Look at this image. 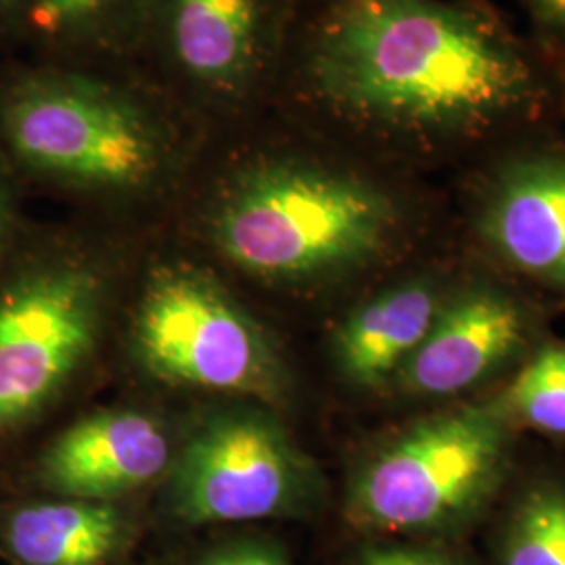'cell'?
I'll list each match as a JSON object with an SVG mask.
<instances>
[{"instance_id":"cell-9","label":"cell","mask_w":565,"mask_h":565,"mask_svg":"<svg viewBox=\"0 0 565 565\" xmlns=\"http://www.w3.org/2000/svg\"><path fill=\"white\" fill-rule=\"evenodd\" d=\"M168 461V436L151 417L107 411L61 431L42 450L36 480L63 499L105 503L156 480Z\"/></svg>"},{"instance_id":"cell-16","label":"cell","mask_w":565,"mask_h":565,"mask_svg":"<svg viewBox=\"0 0 565 565\" xmlns=\"http://www.w3.org/2000/svg\"><path fill=\"white\" fill-rule=\"evenodd\" d=\"M126 0H28L21 28L55 46L99 36L120 15Z\"/></svg>"},{"instance_id":"cell-15","label":"cell","mask_w":565,"mask_h":565,"mask_svg":"<svg viewBox=\"0 0 565 565\" xmlns=\"http://www.w3.org/2000/svg\"><path fill=\"white\" fill-rule=\"evenodd\" d=\"M505 406L525 424L565 436V345H548L525 364Z\"/></svg>"},{"instance_id":"cell-5","label":"cell","mask_w":565,"mask_h":565,"mask_svg":"<svg viewBox=\"0 0 565 565\" xmlns=\"http://www.w3.org/2000/svg\"><path fill=\"white\" fill-rule=\"evenodd\" d=\"M97 324L99 282L81 264L32 260L0 279V443L55 403Z\"/></svg>"},{"instance_id":"cell-13","label":"cell","mask_w":565,"mask_h":565,"mask_svg":"<svg viewBox=\"0 0 565 565\" xmlns=\"http://www.w3.org/2000/svg\"><path fill=\"white\" fill-rule=\"evenodd\" d=\"M0 536L21 565H103L120 543L121 520L102 501H39L11 509Z\"/></svg>"},{"instance_id":"cell-1","label":"cell","mask_w":565,"mask_h":565,"mask_svg":"<svg viewBox=\"0 0 565 565\" xmlns=\"http://www.w3.org/2000/svg\"><path fill=\"white\" fill-rule=\"evenodd\" d=\"M300 90L345 139L411 162L480 160L564 128L565 51L465 0H324Z\"/></svg>"},{"instance_id":"cell-11","label":"cell","mask_w":565,"mask_h":565,"mask_svg":"<svg viewBox=\"0 0 565 565\" xmlns=\"http://www.w3.org/2000/svg\"><path fill=\"white\" fill-rule=\"evenodd\" d=\"M168 44L182 72L216 97H237L266 55L263 0H166Z\"/></svg>"},{"instance_id":"cell-10","label":"cell","mask_w":565,"mask_h":565,"mask_svg":"<svg viewBox=\"0 0 565 565\" xmlns=\"http://www.w3.org/2000/svg\"><path fill=\"white\" fill-rule=\"evenodd\" d=\"M525 340L522 308L503 289L478 282L446 302L401 385L419 396H455L507 363Z\"/></svg>"},{"instance_id":"cell-7","label":"cell","mask_w":565,"mask_h":565,"mask_svg":"<svg viewBox=\"0 0 565 565\" xmlns=\"http://www.w3.org/2000/svg\"><path fill=\"white\" fill-rule=\"evenodd\" d=\"M469 226L513 273L565 291V135L541 130L476 160Z\"/></svg>"},{"instance_id":"cell-21","label":"cell","mask_w":565,"mask_h":565,"mask_svg":"<svg viewBox=\"0 0 565 565\" xmlns=\"http://www.w3.org/2000/svg\"><path fill=\"white\" fill-rule=\"evenodd\" d=\"M28 0H0V28L20 25Z\"/></svg>"},{"instance_id":"cell-12","label":"cell","mask_w":565,"mask_h":565,"mask_svg":"<svg viewBox=\"0 0 565 565\" xmlns=\"http://www.w3.org/2000/svg\"><path fill=\"white\" fill-rule=\"evenodd\" d=\"M443 300L436 282L417 279L364 303L335 338V359L343 375L363 387H380L401 375L436 323Z\"/></svg>"},{"instance_id":"cell-22","label":"cell","mask_w":565,"mask_h":565,"mask_svg":"<svg viewBox=\"0 0 565 565\" xmlns=\"http://www.w3.org/2000/svg\"><path fill=\"white\" fill-rule=\"evenodd\" d=\"M465 2L476 4V7H492V2H490V0H465Z\"/></svg>"},{"instance_id":"cell-17","label":"cell","mask_w":565,"mask_h":565,"mask_svg":"<svg viewBox=\"0 0 565 565\" xmlns=\"http://www.w3.org/2000/svg\"><path fill=\"white\" fill-rule=\"evenodd\" d=\"M532 34L565 51V0H520Z\"/></svg>"},{"instance_id":"cell-18","label":"cell","mask_w":565,"mask_h":565,"mask_svg":"<svg viewBox=\"0 0 565 565\" xmlns=\"http://www.w3.org/2000/svg\"><path fill=\"white\" fill-rule=\"evenodd\" d=\"M356 565H461L455 559L427 551L408 546H385L364 551Z\"/></svg>"},{"instance_id":"cell-6","label":"cell","mask_w":565,"mask_h":565,"mask_svg":"<svg viewBox=\"0 0 565 565\" xmlns=\"http://www.w3.org/2000/svg\"><path fill=\"white\" fill-rule=\"evenodd\" d=\"M135 338L142 363L170 384L258 396L279 387L260 331L200 273H158L145 291Z\"/></svg>"},{"instance_id":"cell-8","label":"cell","mask_w":565,"mask_h":565,"mask_svg":"<svg viewBox=\"0 0 565 565\" xmlns=\"http://www.w3.org/2000/svg\"><path fill=\"white\" fill-rule=\"evenodd\" d=\"M310 471L281 429L252 415L205 425L182 452L172 505L186 524L247 522L300 505Z\"/></svg>"},{"instance_id":"cell-3","label":"cell","mask_w":565,"mask_h":565,"mask_svg":"<svg viewBox=\"0 0 565 565\" xmlns=\"http://www.w3.org/2000/svg\"><path fill=\"white\" fill-rule=\"evenodd\" d=\"M0 145L34 177L102 191L141 189L166 160L162 130L145 107L57 70L21 74L2 88Z\"/></svg>"},{"instance_id":"cell-4","label":"cell","mask_w":565,"mask_h":565,"mask_svg":"<svg viewBox=\"0 0 565 565\" xmlns=\"http://www.w3.org/2000/svg\"><path fill=\"white\" fill-rule=\"evenodd\" d=\"M505 404L429 417L385 446L356 476L350 518L380 532H438L469 522L501 480Z\"/></svg>"},{"instance_id":"cell-19","label":"cell","mask_w":565,"mask_h":565,"mask_svg":"<svg viewBox=\"0 0 565 565\" xmlns=\"http://www.w3.org/2000/svg\"><path fill=\"white\" fill-rule=\"evenodd\" d=\"M198 565H287L281 557L258 546H237L207 557Z\"/></svg>"},{"instance_id":"cell-2","label":"cell","mask_w":565,"mask_h":565,"mask_svg":"<svg viewBox=\"0 0 565 565\" xmlns=\"http://www.w3.org/2000/svg\"><path fill=\"white\" fill-rule=\"evenodd\" d=\"M417 214L403 193L350 163L291 156L245 172L214 216L228 260L266 279L319 281L382 263Z\"/></svg>"},{"instance_id":"cell-14","label":"cell","mask_w":565,"mask_h":565,"mask_svg":"<svg viewBox=\"0 0 565 565\" xmlns=\"http://www.w3.org/2000/svg\"><path fill=\"white\" fill-rule=\"evenodd\" d=\"M503 565H565V490L525 494L507 525Z\"/></svg>"},{"instance_id":"cell-20","label":"cell","mask_w":565,"mask_h":565,"mask_svg":"<svg viewBox=\"0 0 565 565\" xmlns=\"http://www.w3.org/2000/svg\"><path fill=\"white\" fill-rule=\"evenodd\" d=\"M13 223H15V212H13V198L9 181L0 168V260L9 249V243L13 237Z\"/></svg>"}]
</instances>
